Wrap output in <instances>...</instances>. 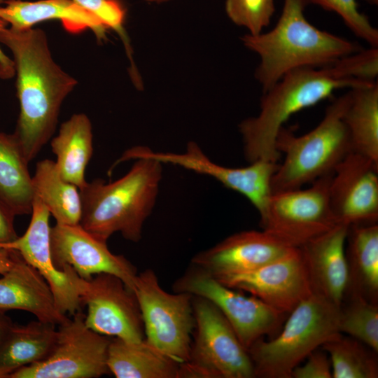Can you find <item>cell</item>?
Listing matches in <instances>:
<instances>
[{"instance_id": "9c48e42d", "label": "cell", "mask_w": 378, "mask_h": 378, "mask_svg": "<svg viewBox=\"0 0 378 378\" xmlns=\"http://www.w3.org/2000/svg\"><path fill=\"white\" fill-rule=\"evenodd\" d=\"M332 174L316 179L306 189L272 192L260 218L262 229L299 248L340 224L329 201Z\"/></svg>"}, {"instance_id": "603a6c76", "label": "cell", "mask_w": 378, "mask_h": 378, "mask_svg": "<svg viewBox=\"0 0 378 378\" xmlns=\"http://www.w3.org/2000/svg\"><path fill=\"white\" fill-rule=\"evenodd\" d=\"M107 365L117 378H178L180 363L147 342L112 337Z\"/></svg>"}, {"instance_id": "52a82bcc", "label": "cell", "mask_w": 378, "mask_h": 378, "mask_svg": "<svg viewBox=\"0 0 378 378\" xmlns=\"http://www.w3.org/2000/svg\"><path fill=\"white\" fill-rule=\"evenodd\" d=\"M193 296V295H192ZM195 335L188 360L178 378H253L248 351L219 309L209 300L192 298Z\"/></svg>"}, {"instance_id": "5b68a950", "label": "cell", "mask_w": 378, "mask_h": 378, "mask_svg": "<svg viewBox=\"0 0 378 378\" xmlns=\"http://www.w3.org/2000/svg\"><path fill=\"white\" fill-rule=\"evenodd\" d=\"M350 97L349 90L334 99L318 125L302 136H295L284 127L280 130L276 147L285 158L272 176V193L300 188L333 172L352 152L343 120Z\"/></svg>"}, {"instance_id": "ba28073f", "label": "cell", "mask_w": 378, "mask_h": 378, "mask_svg": "<svg viewBox=\"0 0 378 378\" xmlns=\"http://www.w3.org/2000/svg\"><path fill=\"white\" fill-rule=\"evenodd\" d=\"M133 290L142 316L145 340L178 363L186 362L195 329L193 296L167 293L150 269L137 274Z\"/></svg>"}, {"instance_id": "f35d334b", "label": "cell", "mask_w": 378, "mask_h": 378, "mask_svg": "<svg viewBox=\"0 0 378 378\" xmlns=\"http://www.w3.org/2000/svg\"><path fill=\"white\" fill-rule=\"evenodd\" d=\"M13 324L10 318L6 315L5 312L0 311V344Z\"/></svg>"}, {"instance_id": "ac0fdd59", "label": "cell", "mask_w": 378, "mask_h": 378, "mask_svg": "<svg viewBox=\"0 0 378 378\" xmlns=\"http://www.w3.org/2000/svg\"><path fill=\"white\" fill-rule=\"evenodd\" d=\"M29 225L21 237L0 244V248L17 251L47 281L59 310L66 315L80 312L81 303L74 284L64 270L53 265L50 249V214L41 200L35 195Z\"/></svg>"}, {"instance_id": "7c38bea8", "label": "cell", "mask_w": 378, "mask_h": 378, "mask_svg": "<svg viewBox=\"0 0 378 378\" xmlns=\"http://www.w3.org/2000/svg\"><path fill=\"white\" fill-rule=\"evenodd\" d=\"M174 292L204 298L214 304L248 349L265 335L273 333L283 316L259 298L230 288L202 268L191 266L174 284Z\"/></svg>"}, {"instance_id": "30bf717a", "label": "cell", "mask_w": 378, "mask_h": 378, "mask_svg": "<svg viewBox=\"0 0 378 378\" xmlns=\"http://www.w3.org/2000/svg\"><path fill=\"white\" fill-rule=\"evenodd\" d=\"M64 270L78 295L80 303L87 307L84 321L93 331L129 342L145 338L142 316L136 295L118 276L100 273L85 279L74 269Z\"/></svg>"}, {"instance_id": "83f0119b", "label": "cell", "mask_w": 378, "mask_h": 378, "mask_svg": "<svg viewBox=\"0 0 378 378\" xmlns=\"http://www.w3.org/2000/svg\"><path fill=\"white\" fill-rule=\"evenodd\" d=\"M32 185L35 195L44 204L56 223H80L82 207L79 189L62 178L55 161L44 159L37 162Z\"/></svg>"}, {"instance_id": "2e32d148", "label": "cell", "mask_w": 378, "mask_h": 378, "mask_svg": "<svg viewBox=\"0 0 378 378\" xmlns=\"http://www.w3.org/2000/svg\"><path fill=\"white\" fill-rule=\"evenodd\" d=\"M329 201L339 223H377L378 162L349 153L334 169Z\"/></svg>"}, {"instance_id": "7402d4cb", "label": "cell", "mask_w": 378, "mask_h": 378, "mask_svg": "<svg viewBox=\"0 0 378 378\" xmlns=\"http://www.w3.org/2000/svg\"><path fill=\"white\" fill-rule=\"evenodd\" d=\"M346 241H348L345 253L349 268V282L345 295H358L371 302L377 303V223L349 225Z\"/></svg>"}, {"instance_id": "e0dca14e", "label": "cell", "mask_w": 378, "mask_h": 378, "mask_svg": "<svg viewBox=\"0 0 378 378\" xmlns=\"http://www.w3.org/2000/svg\"><path fill=\"white\" fill-rule=\"evenodd\" d=\"M297 248L265 230H246L232 234L199 252L192 258L191 264L217 279L257 270L288 255Z\"/></svg>"}, {"instance_id": "d4e9b609", "label": "cell", "mask_w": 378, "mask_h": 378, "mask_svg": "<svg viewBox=\"0 0 378 378\" xmlns=\"http://www.w3.org/2000/svg\"><path fill=\"white\" fill-rule=\"evenodd\" d=\"M57 337L55 326L38 320L24 326L13 324L0 344V378L45 359Z\"/></svg>"}, {"instance_id": "8fae6325", "label": "cell", "mask_w": 378, "mask_h": 378, "mask_svg": "<svg viewBox=\"0 0 378 378\" xmlns=\"http://www.w3.org/2000/svg\"><path fill=\"white\" fill-rule=\"evenodd\" d=\"M84 318L80 311L59 326L49 355L8 378H94L111 374L107 354L112 337L90 329Z\"/></svg>"}, {"instance_id": "4316f807", "label": "cell", "mask_w": 378, "mask_h": 378, "mask_svg": "<svg viewBox=\"0 0 378 378\" xmlns=\"http://www.w3.org/2000/svg\"><path fill=\"white\" fill-rule=\"evenodd\" d=\"M344 113L352 152L378 162V83L350 89Z\"/></svg>"}, {"instance_id": "ffe728a7", "label": "cell", "mask_w": 378, "mask_h": 378, "mask_svg": "<svg viewBox=\"0 0 378 378\" xmlns=\"http://www.w3.org/2000/svg\"><path fill=\"white\" fill-rule=\"evenodd\" d=\"M19 309L37 320L60 326L69 319L57 307L51 288L38 271L19 255L0 278V311Z\"/></svg>"}, {"instance_id": "d6986e66", "label": "cell", "mask_w": 378, "mask_h": 378, "mask_svg": "<svg viewBox=\"0 0 378 378\" xmlns=\"http://www.w3.org/2000/svg\"><path fill=\"white\" fill-rule=\"evenodd\" d=\"M348 227V225L340 223L299 247L312 293L338 306L349 282L345 253Z\"/></svg>"}, {"instance_id": "277c9868", "label": "cell", "mask_w": 378, "mask_h": 378, "mask_svg": "<svg viewBox=\"0 0 378 378\" xmlns=\"http://www.w3.org/2000/svg\"><path fill=\"white\" fill-rule=\"evenodd\" d=\"M372 84L337 78L329 66L301 68L287 73L263 92L258 115L243 120L239 126L246 159L249 163L260 160L276 162L280 155L276 137L291 115L331 97L339 89Z\"/></svg>"}, {"instance_id": "6da1fadb", "label": "cell", "mask_w": 378, "mask_h": 378, "mask_svg": "<svg viewBox=\"0 0 378 378\" xmlns=\"http://www.w3.org/2000/svg\"><path fill=\"white\" fill-rule=\"evenodd\" d=\"M0 43L12 52L20 113L13 133L28 162L52 136L60 108L78 83L54 60L41 29L0 30Z\"/></svg>"}, {"instance_id": "4dcf8cb0", "label": "cell", "mask_w": 378, "mask_h": 378, "mask_svg": "<svg viewBox=\"0 0 378 378\" xmlns=\"http://www.w3.org/2000/svg\"><path fill=\"white\" fill-rule=\"evenodd\" d=\"M228 18L256 35L268 27L275 12L274 0H225Z\"/></svg>"}, {"instance_id": "7a4b0ae2", "label": "cell", "mask_w": 378, "mask_h": 378, "mask_svg": "<svg viewBox=\"0 0 378 378\" xmlns=\"http://www.w3.org/2000/svg\"><path fill=\"white\" fill-rule=\"evenodd\" d=\"M307 0H284L281 15L270 31L241 39L260 57L255 77L265 92L285 74L301 68H322L357 52V43L321 30L306 19Z\"/></svg>"}, {"instance_id": "1f68e13d", "label": "cell", "mask_w": 378, "mask_h": 378, "mask_svg": "<svg viewBox=\"0 0 378 378\" xmlns=\"http://www.w3.org/2000/svg\"><path fill=\"white\" fill-rule=\"evenodd\" d=\"M328 66L337 78L376 83L378 76V47L362 48L339 59Z\"/></svg>"}, {"instance_id": "8d00e7d4", "label": "cell", "mask_w": 378, "mask_h": 378, "mask_svg": "<svg viewBox=\"0 0 378 378\" xmlns=\"http://www.w3.org/2000/svg\"><path fill=\"white\" fill-rule=\"evenodd\" d=\"M5 0H0V6ZM8 27V24L0 18V30ZM15 75V64L12 59L8 57L0 48V78L8 79Z\"/></svg>"}, {"instance_id": "5bb4252c", "label": "cell", "mask_w": 378, "mask_h": 378, "mask_svg": "<svg viewBox=\"0 0 378 378\" xmlns=\"http://www.w3.org/2000/svg\"><path fill=\"white\" fill-rule=\"evenodd\" d=\"M50 249L53 265L59 270L69 265L85 279L108 273L134 288L136 267L123 255L113 253L106 241L97 238L80 224L56 223L50 229Z\"/></svg>"}, {"instance_id": "836d02e7", "label": "cell", "mask_w": 378, "mask_h": 378, "mask_svg": "<svg viewBox=\"0 0 378 378\" xmlns=\"http://www.w3.org/2000/svg\"><path fill=\"white\" fill-rule=\"evenodd\" d=\"M97 17L108 29H113L120 36L131 62V72L136 71L132 59V48L124 28L125 9L118 0H72Z\"/></svg>"}, {"instance_id": "ab89813d", "label": "cell", "mask_w": 378, "mask_h": 378, "mask_svg": "<svg viewBox=\"0 0 378 378\" xmlns=\"http://www.w3.org/2000/svg\"><path fill=\"white\" fill-rule=\"evenodd\" d=\"M170 0H147L148 3H154V4H162L167 1H169Z\"/></svg>"}, {"instance_id": "8992f818", "label": "cell", "mask_w": 378, "mask_h": 378, "mask_svg": "<svg viewBox=\"0 0 378 378\" xmlns=\"http://www.w3.org/2000/svg\"><path fill=\"white\" fill-rule=\"evenodd\" d=\"M340 306L316 294L302 301L277 337L260 339L248 349L255 377L291 378L304 358L340 333Z\"/></svg>"}, {"instance_id": "d6a6232c", "label": "cell", "mask_w": 378, "mask_h": 378, "mask_svg": "<svg viewBox=\"0 0 378 378\" xmlns=\"http://www.w3.org/2000/svg\"><path fill=\"white\" fill-rule=\"evenodd\" d=\"M325 10L336 13L357 37L370 47H378V29L360 12L356 0H307Z\"/></svg>"}, {"instance_id": "e575fe53", "label": "cell", "mask_w": 378, "mask_h": 378, "mask_svg": "<svg viewBox=\"0 0 378 378\" xmlns=\"http://www.w3.org/2000/svg\"><path fill=\"white\" fill-rule=\"evenodd\" d=\"M307 358V360L303 365H298L293 370L291 377L332 378L330 360L324 350L316 349Z\"/></svg>"}, {"instance_id": "3957f363", "label": "cell", "mask_w": 378, "mask_h": 378, "mask_svg": "<svg viewBox=\"0 0 378 378\" xmlns=\"http://www.w3.org/2000/svg\"><path fill=\"white\" fill-rule=\"evenodd\" d=\"M134 161L120 178L109 183L97 178L79 189V224L99 239L106 241L115 232L133 242L141 238L144 224L157 201L163 164L150 158Z\"/></svg>"}, {"instance_id": "f546056e", "label": "cell", "mask_w": 378, "mask_h": 378, "mask_svg": "<svg viewBox=\"0 0 378 378\" xmlns=\"http://www.w3.org/2000/svg\"><path fill=\"white\" fill-rule=\"evenodd\" d=\"M348 295L342 302L339 330L378 352V305L363 297Z\"/></svg>"}, {"instance_id": "d590c367", "label": "cell", "mask_w": 378, "mask_h": 378, "mask_svg": "<svg viewBox=\"0 0 378 378\" xmlns=\"http://www.w3.org/2000/svg\"><path fill=\"white\" fill-rule=\"evenodd\" d=\"M15 216L0 200V244L13 241L18 237L14 225Z\"/></svg>"}, {"instance_id": "cb8c5ba5", "label": "cell", "mask_w": 378, "mask_h": 378, "mask_svg": "<svg viewBox=\"0 0 378 378\" xmlns=\"http://www.w3.org/2000/svg\"><path fill=\"white\" fill-rule=\"evenodd\" d=\"M50 146L62 178L78 189L83 188L87 183L85 169L93 153L92 127L88 115L76 113L62 123Z\"/></svg>"}, {"instance_id": "f1b7e54d", "label": "cell", "mask_w": 378, "mask_h": 378, "mask_svg": "<svg viewBox=\"0 0 378 378\" xmlns=\"http://www.w3.org/2000/svg\"><path fill=\"white\" fill-rule=\"evenodd\" d=\"M321 349L330 355L332 378L378 377L377 353H370L372 349L351 337L339 333L323 344Z\"/></svg>"}, {"instance_id": "4fadbf2b", "label": "cell", "mask_w": 378, "mask_h": 378, "mask_svg": "<svg viewBox=\"0 0 378 378\" xmlns=\"http://www.w3.org/2000/svg\"><path fill=\"white\" fill-rule=\"evenodd\" d=\"M150 158L162 164H171L195 173L214 178L228 189L246 197L258 211L264 215L272 195L271 181L278 168L276 162L260 160L243 167H230L218 164L209 158L195 142H189L183 153L153 151L142 146L126 150L115 161L135 160Z\"/></svg>"}, {"instance_id": "9a60e30c", "label": "cell", "mask_w": 378, "mask_h": 378, "mask_svg": "<svg viewBox=\"0 0 378 378\" xmlns=\"http://www.w3.org/2000/svg\"><path fill=\"white\" fill-rule=\"evenodd\" d=\"M216 279L250 293L283 314L290 313L313 294L299 248L257 270Z\"/></svg>"}, {"instance_id": "44dd1931", "label": "cell", "mask_w": 378, "mask_h": 378, "mask_svg": "<svg viewBox=\"0 0 378 378\" xmlns=\"http://www.w3.org/2000/svg\"><path fill=\"white\" fill-rule=\"evenodd\" d=\"M4 4L0 6V18L13 30L28 29L38 22L57 20L69 33L89 29L99 42L107 38V27L72 0H5Z\"/></svg>"}, {"instance_id": "74e56055", "label": "cell", "mask_w": 378, "mask_h": 378, "mask_svg": "<svg viewBox=\"0 0 378 378\" xmlns=\"http://www.w3.org/2000/svg\"><path fill=\"white\" fill-rule=\"evenodd\" d=\"M20 254L13 250L0 248V274L9 271L15 264Z\"/></svg>"}, {"instance_id": "484cf974", "label": "cell", "mask_w": 378, "mask_h": 378, "mask_svg": "<svg viewBox=\"0 0 378 378\" xmlns=\"http://www.w3.org/2000/svg\"><path fill=\"white\" fill-rule=\"evenodd\" d=\"M28 164L14 134L0 132V200L16 216L32 210L35 193Z\"/></svg>"}]
</instances>
